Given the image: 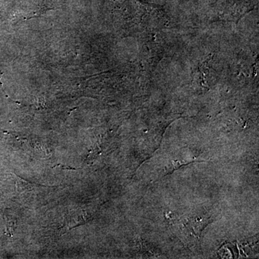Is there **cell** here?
<instances>
[{
    "label": "cell",
    "instance_id": "obj_1",
    "mask_svg": "<svg viewBox=\"0 0 259 259\" xmlns=\"http://www.w3.org/2000/svg\"><path fill=\"white\" fill-rule=\"evenodd\" d=\"M182 222H177V227L180 232V236L185 238L186 241L190 243L191 238H194V241L199 244V237L205 226L211 221V216L204 214H196L187 217L182 216L180 218Z\"/></svg>",
    "mask_w": 259,
    "mask_h": 259
}]
</instances>
